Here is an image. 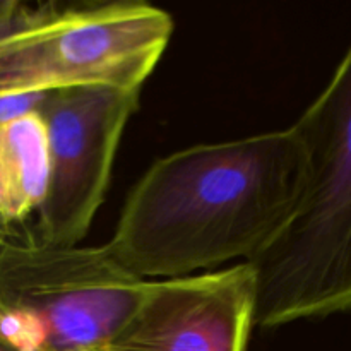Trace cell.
Returning a JSON list of instances; mask_svg holds the SVG:
<instances>
[{
    "label": "cell",
    "mask_w": 351,
    "mask_h": 351,
    "mask_svg": "<svg viewBox=\"0 0 351 351\" xmlns=\"http://www.w3.org/2000/svg\"><path fill=\"white\" fill-rule=\"evenodd\" d=\"M307 175L293 125L175 151L130 189L106 247L146 281L252 263L293 219Z\"/></svg>",
    "instance_id": "obj_1"
},
{
    "label": "cell",
    "mask_w": 351,
    "mask_h": 351,
    "mask_svg": "<svg viewBox=\"0 0 351 351\" xmlns=\"http://www.w3.org/2000/svg\"><path fill=\"white\" fill-rule=\"evenodd\" d=\"M293 127L307 151V187L283 233L249 263L261 329L351 311V47Z\"/></svg>",
    "instance_id": "obj_2"
},
{
    "label": "cell",
    "mask_w": 351,
    "mask_h": 351,
    "mask_svg": "<svg viewBox=\"0 0 351 351\" xmlns=\"http://www.w3.org/2000/svg\"><path fill=\"white\" fill-rule=\"evenodd\" d=\"M173 29L167 10L139 0L23 10L0 31V96L84 86L141 91Z\"/></svg>",
    "instance_id": "obj_3"
},
{
    "label": "cell",
    "mask_w": 351,
    "mask_h": 351,
    "mask_svg": "<svg viewBox=\"0 0 351 351\" xmlns=\"http://www.w3.org/2000/svg\"><path fill=\"white\" fill-rule=\"evenodd\" d=\"M147 287L106 243L0 240V339L14 351H106Z\"/></svg>",
    "instance_id": "obj_4"
},
{
    "label": "cell",
    "mask_w": 351,
    "mask_h": 351,
    "mask_svg": "<svg viewBox=\"0 0 351 351\" xmlns=\"http://www.w3.org/2000/svg\"><path fill=\"white\" fill-rule=\"evenodd\" d=\"M139 95L108 86L47 93L38 108L50 147V184L38 213L40 242L72 247L88 235Z\"/></svg>",
    "instance_id": "obj_5"
},
{
    "label": "cell",
    "mask_w": 351,
    "mask_h": 351,
    "mask_svg": "<svg viewBox=\"0 0 351 351\" xmlns=\"http://www.w3.org/2000/svg\"><path fill=\"white\" fill-rule=\"evenodd\" d=\"M257 281L249 263L149 281L106 351H247Z\"/></svg>",
    "instance_id": "obj_6"
},
{
    "label": "cell",
    "mask_w": 351,
    "mask_h": 351,
    "mask_svg": "<svg viewBox=\"0 0 351 351\" xmlns=\"http://www.w3.org/2000/svg\"><path fill=\"white\" fill-rule=\"evenodd\" d=\"M50 184V147L41 113L0 125V223L40 213Z\"/></svg>",
    "instance_id": "obj_7"
},
{
    "label": "cell",
    "mask_w": 351,
    "mask_h": 351,
    "mask_svg": "<svg viewBox=\"0 0 351 351\" xmlns=\"http://www.w3.org/2000/svg\"><path fill=\"white\" fill-rule=\"evenodd\" d=\"M45 95H10L0 96V125L10 122L14 119L36 112L43 103Z\"/></svg>",
    "instance_id": "obj_8"
},
{
    "label": "cell",
    "mask_w": 351,
    "mask_h": 351,
    "mask_svg": "<svg viewBox=\"0 0 351 351\" xmlns=\"http://www.w3.org/2000/svg\"><path fill=\"white\" fill-rule=\"evenodd\" d=\"M0 351H14V350L10 348L5 341H2V339H0Z\"/></svg>",
    "instance_id": "obj_9"
}]
</instances>
